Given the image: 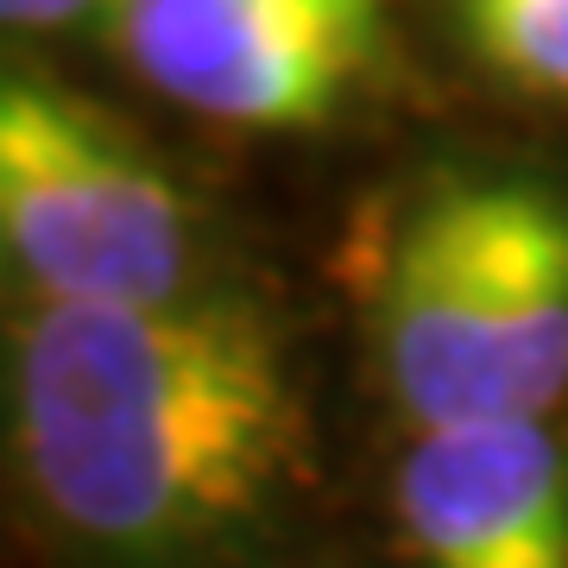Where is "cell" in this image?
<instances>
[{"label":"cell","mask_w":568,"mask_h":568,"mask_svg":"<svg viewBox=\"0 0 568 568\" xmlns=\"http://www.w3.org/2000/svg\"><path fill=\"white\" fill-rule=\"evenodd\" d=\"M291 265L171 310H0L13 568H304L354 480Z\"/></svg>","instance_id":"6da1fadb"},{"label":"cell","mask_w":568,"mask_h":568,"mask_svg":"<svg viewBox=\"0 0 568 568\" xmlns=\"http://www.w3.org/2000/svg\"><path fill=\"white\" fill-rule=\"evenodd\" d=\"M366 436L568 410V140L443 121L373 159L323 246Z\"/></svg>","instance_id":"7a4b0ae2"},{"label":"cell","mask_w":568,"mask_h":568,"mask_svg":"<svg viewBox=\"0 0 568 568\" xmlns=\"http://www.w3.org/2000/svg\"><path fill=\"white\" fill-rule=\"evenodd\" d=\"M278 265L209 152L70 58H0L7 310H171Z\"/></svg>","instance_id":"3957f363"},{"label":"cell","mask_w":568,"mask_h":568,"mask_svg":"<svg viewBox=\"0 0 568 568\" xmlns=\"http://www.w3.org/2000/svg\"><path fill=\"white\" fill-rule=\"evenodd\" d=\"M95 58L126 102L215 164H373L462 121L417 0H114Z\"/></svg>","instance_id":"277c9868"},{"label":"cell","mask_w":568,"mask_h":568,"mask_svg":"<svg viewBox=\"0 0 568 568\" xmlns=\"http://www.w3.org/2000/svg\"><path fill=\"white\" fill-rule=\"evenodd\" d=\"M361 568H568V410L366 436Z\"/></svg>","instance_id":"5b68a950"},{"label":"cell","mask_w":568,"mask_h":568,"mask_svg":"<svg viewBox=\"0 0 568 568\" xmlns=\"http://www.w3.org/2000/svg\"><path fill=\"white\" fill-rule=\"evenodd\" d=\"M462 121L568 140V0H417Z\"/></svg>","instance_id":"8992f818"},{"label":"cell","mask_w":568,"mask_h":568,"mask_svg":"<svg viewBox=\"0 0 568 568\" xmlns=\"http://www.w3.org/2000/svg\"><path fill=\"white\" fill-rule=\"evenodd\" d=\"M114 0H0V32L7 51H39V58H70L102 44V26Z\"/></svg>","instance_id":"52a82bcc"},{"label":"cell","mask_w":568,"mask_h":568,"mask_svg":"<svg viewBox=\"0 0 568 568\" xmlns=\"http://www.w3.org/2000/svg\"><path fill=\"white\" fill-rule=\"evenodd\" d=\"M304 568H361V562H354V549L335 544V549H323V556H316V562H304Z\"/></svg>","instance_id":"ba28073f"}]
</instances>
